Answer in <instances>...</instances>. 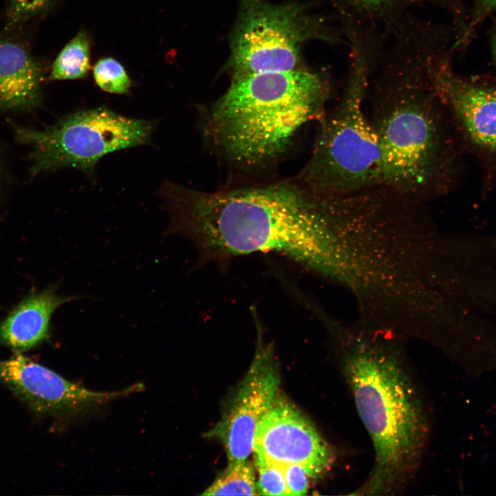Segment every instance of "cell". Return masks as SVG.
Returning <instances> with one entry per match:
<instances>
[{"instance_id": "6da1fadb", "label": "cell", "mask_w": 496, "mask_h": 496, "mask_svg": "<svg viewBox=\"0 0 496 496\" xmlns=\"http://www.w3.org/2000/svg\"><path fill=\"white\" fill-rule=\"evenodd\" d=\"M163 198L167 233L189 238L203 260L274 253L316 270L327 266L330 199L300 183L215 192L169 183Z\"/></svg>"}, {"instance_id": "7a4b0ae2", "label": "cell", "mask_w": 496, "mask_h": 496, "mask_svg": "<svg viewBox=\"0 0 496 496\" xmlns=\"http://www.w3.org/2000/svg\"><path fill=\"white\" fill-rule=\"evenodd\" d=\"M436 24L412 12L394 27L371 78L382 185L406 197L430 193L441 169L440 139L429 60L444 50Z\"/></svg>"}, {"instance_id": "3957f363", "label": "cell", "mask_w": 496, "mask_h": 496, "mask_svg": "<svg viewBox=\"0 0 496 496\" xmlns=\"http://www.w3.org/2000/svg\"><path fill=\"white\" fill-rule=\"evenodd\" d=\"M342 369L375 453L369 477L355 494L396 493L413 477L427 443L420 397L397 354L373 342L349 345Z\"/></svg>"}, {"instance_id": "277c9868", "label": "cell", "mask_w": 496, "mask_h": 496, "mask_svg": "<svg viewBox=\"0 0 496 496\" xmlns=\"http://www.w3.org/2000/svg\"><path fill=\"white\" fill-rule=\"evenodd\" d=\"M331 91L326 71L303 67L234 79L212 108L209 130L234 161L262 165L278 156L305 123L322 116Z\"/></svg>"}, {"instance_id": "5b68a950", "label": "cell", "mask_w": 496, "mask_h": 496, "mask_svg": "<svg viewBox=\"0 0 496 496\" xmlns=\"http://www.w3.org/2000/svg\"><path fill=\"white\" fill-rule=\"evenodd\" d=\"M349 59L342 96L323 118L300 182L318 193H347L382 185V157L364 103L385 43L376 32L353 28L346 34Z\"/></svg>"}, {"instance_id": "8992f818", "label": "cell", "mask_w": 496, "mask_h": 496, "mask_svg": "<svg viewBox=\"0 0 496 496\" xmlns=\"http://www.w3.org/2000/svg\"><path fill=\"white\" fill-rule=\"evenodd\" d=\"M311 41L346 45L338 23L313 11L308 3L241 0L230 42L233 79L300 68L302 48Z\"/></svg>"}, {"instance_id": "52a82bcc", "label": "cell", "mask_w": 496, "mask_h": 496, "mask_svg": "<svg viewBox=\"0 0 496 496\" xmlns=\"http://www.w3.org/2000/svg\"><path fill=\"white\" fill-rule=\"evenodd\" d=\"M13 127L17 139L32 149V174L70 167L92 176L104 155L147 144L154 123L103 107L72 113L40 130Z\"/></svg>"}, {"instance_id": "ba28073f", "label": "cell", "mask_w": 496, "mask_h": 496, "mask_svg": "<svg viewBox=\"0 0 496 496\" xmlns=\"http://www.w3.org/2000/svg\"><path fill=\"white\" fill-rule=\"evenodd\" d=\"M0 382L37 413L67 422L109 402L142 391L136 383L116 391H95L72 382L22 353L0 360Z\"/></svg>"}, {"instance_id": "9c48e42d", "label": "cell", "mask_w": 496, "mask_h": 496, "mask_svg": "<svg viewBox=\"0 0 496 496\" xmlns=\"http://www.w3.org/2000/svg\"><path fill=\"white\" fill-rule=\"evenodd\" d=\"M253 313L258 341L252 363L214 430L225 446L228 464L245 461L253 452L256 426L277 397L280 383L273 347L263 341L262 324Z\"/></svg>"}, {"instance_id": "30bf717a", "label": "cell", "mask_w": 496, "mask_h": 496, "mask_svg": "<svg viewBox=\"0 0 496 496\" xmlns=\"http://www.w3.org/2000/svg\"><path fill=\"white\" fill-rule=\"evenodd\" d=\"M253 451L280 465H300L312 479L327 473L336 458L313 424L279 394L256 426Z\"/></svg>"}, {"instance_id": "8fae6325", "label": "cell", "mask_w": 496, "mask_h": 496, "mask_svg": "<svg viewBox=\"0 0 496 496\" xmlns=\"http://www.w3.org/2000/svg\"><path fill=\"white\" fill-rule=\"evenodd\" d=\"M448 55L444 50L429 60L427 72L432 88L473 142L496 152V87L471 83L458 76Z\"/></svg>"}, {"instance_id": "7c38bea8", "label": "cell", "mask_w": 496, "mask_h": 496, "mask_svg": "<svg viewBox=\"0 0 496 496\" xmlns=\"http://www.w3.org/2000/svg\"><path fill=\"white\" fill-rule=\"evenodd\" d=\"M79 298L81 296L58 294L55 286L30 294L1 322L0 345L22 353L37 347L50 338L55 311Z\"/></svg>"}, {"instance_id": "4fadbf2b", "label": "cell", "mask_w": 496, "mask_h": 496, "mask_svg": "<svg viewBox=\"0 0 496 496\" xmlns=\"http://www.w3.org/2000/svg\"><path fill=\"white\" fill-rule=\"evenodd\" d=\"M43 73L28 50L0 41V110H32L41 100Z\"/></svg>"}, {"instance_id": "5bb4252c", "label": "cell", "mask_w": 496, "mask_h": 496, "mask_svg": "<svg viewBox=\"0 0 496 496\" xmlns=\"http://www.w3.org/2000/svg\"><path fill=\"white\" fill-rule=\"evenodd\" d=\"M334 11L342 10L358 21L391 34L396 24L428 0H327Z\"/></svg>"}, {"instance_id": "9a60e30c", "label": "cell", "mask_w": 496, "mask_h": 496, "mask_svg": "<svg viewBox=\"0 0 496 496\" xmlns=\"http://www.w3.org/2000/svg\"><path fill=\"white\" fill-rule=\"evenodd\" d=\"M90 39L80 30L62 49L54 60L49 79L73 80L86 76L90 69Z\"/></svg>"}, {"instance_id": "2e32d148", "label": "cell", "mask_w": 496, "mask_h": 496, "mask_svg": "<svg viewBox=\"0 0 496 496\" xmlns=\"http://www.w3.org/2000/svg\"><path fill=\"white\" fill-rule=\"evenodd\" d=\"M252 464L247 459L227 468L202 493L204 495H259Z\"/></svg>"}, {"instance_id": "e0dca14e", "label": "cell", "mask_w": 496, "mask_h": 496, "mask_svg": "<svg viewBox=\"0 0 496 496\" xmlns=\"http://www.w3.org/2000/svg\"><path fill=\"white\" fill-rule=\"evenodd\" d=\"M93 74L96 85L108 93L126 94L132 85V81L123 65L111 57L99 60L94 65Z\"/></svg>"}, {"instance_id": "ac0fdd59", "label": "cell", "mask_w": 496, "mask_h": 496, "mask_svg": "<svg viewBox=\"0 0 496 496\" xmlns=\"http://www.w3.org/2000/svg\"><path fill=\"white\" fill-rule=\"evenodd\" d=\"M254 461L258 472L259 495H290L281 465L255 455Z\"/></svg>"}, {"instance_id": "d6986e66", "label": "cell", "mask_w": 496, "mask_h": 496, "mask_svg": "<svg viewBox=\"0 0 496 496\" xmlns=\"http://www.w3.org/2000/svg\"><path fill=\"white\" fill-rule=\"evenodd\" d=\"M56 0H8L6 28L21 25L48 10Z\"/></svg>"}, {"instance_id": "ffe728a7", "label": "cell", "mask_w": 496, "mask_h": 496, "mask_svg": "<svg viewBox=\"0 0 496 496\" xmlns=\"http://www.w3.org/2000/svg\"><path fill=\"white\" fill-rule=\"evenodd\" d=\"M285 480L290 495H306L309 488V475L300 465H281Z\"/></svg>"}, {"instance_id": "44dd1931", "label": "cell", "mask_w": 496, "mask_h": 496, "mask_svg": "<svg viewBox=\"0 0 496 496\" xmlns=\"http://www.w3.org/2000/svg\"><path fill=\"white\" fill-rule=\"evenodd\" d=\"M479 12L486 14L496 10V0H478Z\"/></svg>"}, {"instance_id": "7402d4cb", "label": "cell", "mask_w": 496, "mask_h": 496, "mask_svg": "<svg viewBox=\"0 0 496 496\" xmlns=\"http://www.w3.org/2000/svg\"><path fill=\"white\" fill-rule=\"evenodd\" d=\"M451 0H428V3H435L440 6H444L448 4Z\"/></svg>"}, {"instance_id": "603a6c76", "label": "cell", "mask_w": 496, "mask_h": 496, "mask_svg": "<svg viewBox=\"0 0 496 496\" xmlns=\"http://www.w3.org/2000/svg\"><path fill=\"white\" fill-rule=\"evenodd\" d=\"M492 52H493V56L494 60L496 63V35L495 36L494 39H493V42H492Z\"/></svg>"}]
</instances>
